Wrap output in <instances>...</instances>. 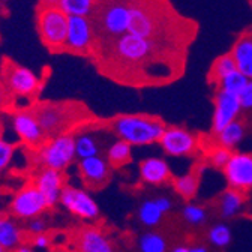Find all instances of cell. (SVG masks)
Returning <instances> with one entry per match:
<instances>
[{
	"label": "cell",
	"mask_w": 252,
	"mask_h": 252,
	"mask_svg": "<svg viewBox=\"0 0 252 252\" xmlns=\"http://www.w3.org/2000/svg\"><path fill=\"white\" fill-rule=\"evenodd\" d=\"M0 252H8V251H6V249H5V248L2 246V245H0Z\"/></svg>",
	"instance_id": "obj_44"
},
{
	"label": "cell",
	"mask_w": 252,
	"mask_h": 252,
	"mask_svg": "<svg viewBox=\"0 0 252 252\" xmlns=\"http://www.w3.org/2000/svg\"><path fill=\"white\" fill-rule=\"evenodd\" d=\"M47 138L72 134L77 122L84 123V108L69 102H42L32 108Z\"/></svg>",
	"instance_id": "obj_5"
},
{
	"label": "cell",
	"mask_w": 252,
	"mask_h": 252,
	"mask_svg": "<svg viewBox=\"0 0 252 252\" xmlns=\"http://www.w3.org/2000/svg\"><path fill=\"white\" fill-rule=\"evenodd\" d=\"M140 252H168L167 237L159 231H146L138 237Z\"/></svg>",
	"instance_id": "obj_29"
},
{
	"label": "cell",
	"mask_w": 252,
	"mask_h": 252,
	"mask_svg": "<svg viewBox=\"0 0 252 252\" xmlns=\"http://www.w3.org/2000/svg\"><path fill=\"white\" fill-rule=\"evenodd\" d=\"M222 173L228 188L246 195L252 191V152H233Z\"/></svg>",
	"instance_id": "obj_15"
},
{
	"label": "cell",
	"mask_w": 252,
	"mask_h": 252,
	"mask_svg": "<svg viewBox=\"0 0 252 252\" xmlns=\"http://www.w3.org/2000/svg\"><path fill=\"white\" fill-rule=\"evenodd\" d=\"M242 104L237 94L216 90L213 96V116H212V132L218 134L225 126L237 120L242 113Z\"/></svg>",
	"instance_id": "obj_16"
},
{
	"label": "cell",
	"mask_w": 252,
	"mask_h": 252,
	"mask_svg": "<svg viewBox=\"0 0 252 252\" xmlns=\"http://www.w3.org/2000/svg\"><path fill=\"white\" fill-rule=\"evenodd\" d=\"M98 48V35L87 17H69L65 50L74 54H90Z\"/></svg>",
	"instance_id": "obj_12"
},
{
	"label": "cell",
	"mask_w": 252,
	"mask_h": 252,
	"mask_svg": "<svg viewBox=\"0 0 252 252\" xmlns=\"http://www.w3.org/2000/svg\"><path fill=\"white\" fill-rule=\"evenodd\" d=\"M11 126L18 141L30 152H35L36 149H39L47 140V135L44 134L32 108L15 110L11 114Z\"/></svg>",
	"instance_id": "obj_10"
},
{
	"label": "cell",
	"mask_w": 252,
	"mask_h": 252,
	"mask_svg": "<svg viewBox=\"0 0 252 252\" xmlns=\"http://www.w3.org/2000/svg\"><path fill=\"white\" fill-rule=\"evenodd\" d=\"M239 98H240V104L243 110H252V80L248 81L246 87L239 94Z\"/></svg>",
	"instance_id": "obj_38"
},
{
	"label": "cell",
	"mask_w": 252,
	"mask_h": 252,
	"mask_svg": "<svg viewBox=\"0 0 252 252\" xmlns=\"http://www.w3.org/2000/svg\"><path fill=\"white\" fill-rule=\"evenodd\" d=\"M29 245L33 249H39V251H45L51 246V237L50 234L44 233V234H36V236H30Z\"/></svg>",
	"instance_id": "obj_37"
},
{
	"label": "cell",
	"mask_w": 252,
	"mask_h": 252,
	"mask_svg": "<svg viewBox=\"0 0 252 252\" xmlns=\"http://www.w3.org/2000/svg\"><path fill=\"white\" fill-rule=\"evenodd\" d=\"M77 252H116L111 239L96 225H86L74 239Z\"/></svg>",
	"instance_id": "obj_18"
},
{
	"label": "cell",
	"mask_w": 252,
	"mask_h": 252,
	"mask_svg": "<svg viewBox=\"0 0 252 252\" xmlns=\"http://www.w3.org/2000/svg\"><path fill=\"white\" fill-rule=\"evenodd\" d=\"M33 158L38 168L66 173L77 159L74 134H62L47 138L45 143L33 152Z\"/></svg>",
	"instance_id": "obj_6"
},
{
	"label": "cell",
	"mask_w": 252,
	"mask_h": 252,
	"mask_svg": "<svg viewBox=\"0 0 252 252\" xmlns=\"http://www.w3.org/2000/svg\"><path fill=\"white\" fill-rule=\"evenodd\" d=\"M59 206H62L71 216L83 220V222H93L101 216V207L93 195L83 186H75L66 183L63 188Z\"/></svg>",
	"instance_id": "obj_7"
},
{
	"label": "cell",
	"mask_w": 252,
	"mask_h": 252,
	"mask_svg": "<svg viewBox=\"0 0 252 252\" xmlns=\"http://www.w3.org/2000/svg\"><path fill=\"white\" fill-rule=\"evenodd\" d=\"M69 17L59 8H39L38 30L42 42L50 50H65Z\"/></svg>",
	"instance_id": "obj_8"
},
{
	"label": "cell",
	"mask_w": 252,
	"mask_h": 252,
	"mask_svg": "<svg viewBox=\"0 0 252 252\" xmlns=\"http://www.w3.org/2000/svg\"><path fill=\"white\" fill-rule=\"evenodd\" d=\"M173 209V201L168 197L159 195L155 198L143 200L137 209V219L138 222L147 228H155L161 225L165 215L170 213Z\"/></svg>",
	"instance_id": "obj_19"
},
{
	"label": "cell",
	"mask_w": 252,
	"mask_h": 252,
	"mask_svg": "<svg viewBox=\"0 0 252 252\" xmlns=\"http://www.w3.org/2000/svg\"><path fill=\"white\" fill-rule=\"evenodd\" d=\"M138 176L144 185L149 186H162L171 183L173 173L170 164L162 158L150 156L143 159L138 165Z\"/></svg>",
	"instance_id": "obj_20"
},
{
	"label": "cell",
	"mask_w": 252,
	"mask_h": 252,
	"mask_svg": "<svg viewBox=\"0 0 252 252\" xmlns=\"http://www.w3.org/2000/svg\"><path fill=\"white\" fill-rule=\"evenodd\" d=\"M165 155L173 158H188L197 153L200 140L183 126H167L159 143Z\"/></svg>",
	"instance_id": "obj_13"
},
{
	"label": "cell",
	"mask_w": 252,
	"mask_h": 252,
	"mask_svg": "<svg viewBox=\"0 0 252 252\" xmlns=\"http://www.w3.org/2000/svg\"><path fill=\"white\" fill-rule=\"evenodd\" d=\"M249 3H251V8H252V0H249Z\"/></svg>",
	"instance_id": "obj_45"
},
{
	"label": "cell",
	"mask_w": 252,
	"mask_h": 252,
	"mask_svg": "<svg viewBox=\"0 0 252 252\" xmlns=\"http://www.w3.org/2000/svg\"><path fill=\"white\" fill-rule=\"evenodd\" d=\"M129 33L188 48L198 33V23L182 15L170 0H134Z\"/></svg>",
	"instance_id": "obj_2"
},
{
	"label": "cell",
	"mask_w": 252,
	"mask_h": 252,
	"mask_svg": "<svg viewBox=\"0 0 252 252\" xmlns=\"http://www.w3.org/2000/svg\"><path fill=\"white\" fill-rule=\"evenodd\" d=\"M8 96H9V93H8V90H6V87H5L3 81L0 80V108L6 105V102H8Z\"/></svg>",
	"instance_id": "obj_39"
},
{
	"label": "cell",
	"mask_w": 252,
	"mask_h": 252,
	"mask_svg": "<svg viewBox=\"0 0 252 252\" xmlns=\"http://www.w3.org/2000/svg\"><path fill=\"white\" fill-rule=\"evenodd\" d=\"M108 72L129 84H170L185 71L188 48L125 33L98 44Z\"/></svg>",
	"instance_id": "obj_1"
},
{
	"label": "cell",
	"mask_w": 252,
	"mask_h": 252,
	"mask_svg": "<svg viewBox=\"0 0 252 252\" xmlns=\"http://www.w3.org/2000/svg\"><path fill=\"white\" fill-rule=\"evenodd\" d=\"M48 209L50 207L44 195L32 182L23 185L18 191H15L9 203V213L20 222H27L33 218L42 216Z\"/></svg>",
	"instance_id": "obj_9"
},
{
	"label": "cell",
	"mask_w": 252,
	"mask_h": 252,
	"mask_svg": "<svg viewBox=\"0 0 252 252\" xmlns=\"http://www.w3.org/2000/svg\"><path fill=\"white\" fill-rule=\"evenodd\" d=\"M132 146L122 140H114L105 150V159L108 161L110 167L114 168H122L132 162Z\"/></svg>",
	"instance_id": "obj_28"
},
{
	"label": "cell",
	"mask_w": 252,
	"mask_h": 252,
	"mask_svg": "<svg viewBox=\"0 0 252 252\" xmlns=\"http://www.w3.org/2000/svg\"><path fill=\"white\" fill-rule=\"evenodd\" d=\"M245 135H246V123L237 119L228 126H225L220 132L215 134V144L234 152V149L243 141Z\"/></svg>",
	"instance_id": "obj_27"
},
{
	"label": "cell",
	"mask_w": 252,
	"mask_h": 252,
	"mask_svg": "<svg viewBox=\"0 0 252 252\" xmlns=\"http://www.w3.org/2000/svg\"><path fill=\"white\" fill-rule=\"evenodd\" d=\"M134 0H96L90 17L98 44L113 41L129 32Z\"/></svg>",
	"instance_id": "obj_4"
},
{
	"label": "cell",
	"mask_w": 252,
	"mask_h": 252,
	"mask_svg": "<svg viewBox=\"0 0 252 252\" xmlns=\"http://www.w3.org/2000/svg\"><path fill=\"white\" fill-rule=\"evenodd\" d=\"M206 239L207 242L213 246V248H218V249H224L227 248L231 240H233V231H231V227L225 222H216L213 224L207 233H206Z\"/></svg>",
	"instance_id": "obj_31"
},
{
	"label": "cell",
	"mask_w": 252,
	"mask_h": 252,
	"mask_svg": "<svg viewBox=\"0 0 252 252\" xmlns=\"http://www.w3.org/2000/svg\"><path fill=\"white\" fill-rule=\"evenodd\" d=\"M182 219L191 227H201L207 222L209 210L204 206L195 203H186L182 209Z\"/></svg>",
	"instance_id": "obj_32"
},
{
	"label": "cell",
	"mask_w": 252,
	"mask_h": 252,
	"mask_svg": "<svg viewBox=\"0 0 252 252\" xmlns=\"http://www.w3.org/2000/svg\"><path fill=\"white\" fill-rule=\"evenodd\" d=\"M11 252H33V248H32L29 243H23V245H20V246H17L14 251H11Z\"/></svg>",
	"instance_id": "obj_42"
},
{
	"label": "cell",
	"mask_w": 252,
	"mask_h": 252,
	"mask_svg": "<svg viewBox=\"0 0 252 252\" xmlns=\"http://www.w3.org/2000/svg\"><path fill=\"white\" fill-rule=\"evenodd\" d=\"M3 84L9 94L17 98H33L41 89V78L26 66L8 63L3 69Z\"/></svg>",
	"instance_id": "obj_11"
},
{
	"label": "cell",
	"mask_w": 252,
	"mask_h": 252,
	"mask_svg": "<svg viewBox=\"0 0 252 252\" xmlns=\"http://www.w3.org/2000/svg\"><path fill=\"white\" fill-rule=\"evenodd\" d=\"M248 78L240 72V71H234L233 74H230L222 83L219 84V87L216 90H220V92H227V93H231V94H239L243 92V89L246 87L248 84Z\"/></svg>",
	"instance_id": "obj_33"
},
{
	"label": "cell",
	"mask_w": 252,
	"mask_h": 252,
	"mask_svg": "<svg viewBox=\"0 0 252 252\" xmlns=\"http://www.w3.org/2000/svg\"><path fill=\"white\" fill-rule=\"evenodd\" d=\"M74 137L77 159H86V158L102 155V140L98 137V134L87 129H78Z\"/></svg>",
	"instance_id": "obj_25"
},
{
	"label": "cell",
	"mask_w": 252,
	"mask_h": 252,
	"mask_svg": "<svg viewBox=\"0 0 252 252\" xmlns=\"http://www.w3.org/2000/svg\"><path fill=\"white\" fill-rule=\"evenodd\" d=\"M233 152L225 149V147H220L218 144H213L207 153H206V158H207V162L213 167V168H219V170H224V167L228 164L230 158H231Z\"/></svg>",
	"instance_id": "obj_34"
},
{
	"label": "cell",
	"mask_w": 252,
	"mask_h": 252,
	"mask_svg": "<svg viewBox=\"0 0 252 252\" xmlns=\"http://www.w3.org/2000/svg\"><path fill=\"white\" fill-rule=\"evenodd\" d=\"M32 183L44 195L50 209L59 206L63 188L66 186V174L50 168H36L32 176Z\"/></svg>",
	"instance_id": "obj_17"
},
{
	"label": "cell",
	"mask_w": 252,
	"mask_h": 252,
	"mask_svg": "<svg viewBox=\"0 0 252 252\" xmlns=\"http://www.w3.org/2000/svg\"><path fill=\"white\" fill-rule=\"evenodd\" d=\"M230 54L233 56L237 71L248 80H252V26L246 27L237 35Z\"/></svg>",
	"instance_id": "obj_21"
},
{
	"label": "cell",
	"mask_w": 252,
	"mask_h": 252,
	"mask_svg": "<svg viewBox=\"0 0 252 252\" xmlns=\"http://www.w3.org/2000/svg\"><path fill=\"white\" fill-rule=\"evenodd\" d=\"M191 252H210V251H209V248L206 245L197 243V245H192L191 246Z\"/></svg>",
	"instance_id": "obj_43"
},
{
	"label": "cell",
	"mask_w": 252,
	"mask_h": 252,
	"mask_svg": "<svg viewBox=\"0 0 252 252\" xmlns=\"http://www.w3.org/2000/svg\"><path fill=\"white\" fill-rule=\"evenodd\" d=\"M50 228V222L48 219L45 218V215L42 216H38V218H33L26 222V233L29 236H36V234H44L47 233Z\"/></svg>",
	"instance_id": "obj_36"
},
{
	"label": "cell",
	"mask_w": 252,
	"mask_h": 252,
	"mask_svg": "<svg viewBox=\"0 0 252 252\" xmlns=\"http://www.w3.org/2000/svg\"><path fill=\"white\" fill-rule=\"evenodd\" d=\"M200 179H201V171L198 168H194V170L188 171L185 174L173 177L171 186L174 189V192L180 198H183L188 203H191L197 197V194H198Z\"/></svg>",
	"instance_id": "obj_24"
},
{
	"label": "cell",
	"mask_w": 252,
	"mask_h": 252,
	"mask_svg": "<svg viewBox=\"0 0 252 252\" xmlns=\"http://www.w3.org/2000/svg\"><path fill=\"white\" fill-rule=\"evenodd\" d=\"M77 171L87 191H101L113 177V168L102 155L78 159Z\"/></svg>",
	"instance_id": "obj_14"
},
{
	"label": "cell",
	"mask_w": 252,
	"mask_h": 252,
	"mask_svg": "<svg viewBox=\"0 0 252 252\" xmlns=\"http://www.w3.org/2000/svg\"><path fill=\"white\" fill-rule=\"evenodd\" d=\"M96 5V0H60L59 9L68 17H87L90 18Z\"/></svg>",
	"instance_id": "obj_30"
},
{
	"label": "cell",
	"mask_w": 252,
	"mask_h": 252,
	"mask_svg": "<svg viewBox=\"0 0 252 252\" xmlns=\"http://www.w3.org/2000/svg\"><path fill=\"white\" fill-rule=\"evenodd\" d=\"M167 125L156 116L120 114L108 123V129L117 140L134 146H150L159 143Z\"/></svg>",
	"instance_id": "obj_3"
},
{
	"label": "cell",
	"mask_w": 252,
	"mask_h": 252,
	"mask_svg": "<svg viewBox=\"0 0 252 252\" xmlns=\"http://www.w3.org/2000/svg\"><path fill=\"white\" fill-rule=\"evenodd\" d=\"M41 8H57L60 0H39Z\"/></svg>",
	"instance_id": "obj_40"
},
{
	"label": "cell",
	"mask_w": 252,
	"mask_h": 252,
	"mask_svg": "<svg viewBox=\"0 0 252 252\" xmlns=\"http://www.w3.org/2000/svg\"><path fill=\"white\" fill-rule=\"evenodd\" d=\"M234 71H237V66H236V62H234L233 56L230 54V51L225 54H220L213 60V63L209 68L207 83L210 86H213L215 89H218L219 84L222 83L230 74H233Z\"/></svg>",
	"instance_id": "obj_26"
},
{
	"label": "cell",
	"mask_w": 252,
	"mask_h": 252,
	"mask_svg": "<svg viewBox=\"0 0 252 252\" xmlns=\"http://www.w3.org/2000/svg\"><path fill=\"white\" fill-rule=\"evenodd\" d=\"M246 206V195L236 191V189L227 188L216 200V212L219 218L233 219L239 216Z\"/></svg>",
	"instance_id": "obj_23"
},
{
	"label": "cell",
	"mask_w": 252,
	"mask_h": 252,
	"mask_svg": "<svg viewBox=\"0 0 252 252\" xmlns=\"http://www.w3.org/2000/svg\"><path fill=\"white\" fill-rule=\"evenodd\" d=\"M15 152H17L15 144L0 135V174L9 168L15 156Z\"/></svg>",
	"instance_id": "obj_35"
},
{
	"label": "cell",
	"mask_w": 252,
	"mask_h": 252,
	"mask_svg": "<svg viewBox=\"0 0 252 252\" xmlns=\"http://www.w3.org/2000/svg\"><path fill=\"white\" fill-rule=\"evenodd\" d=\"M170 252H191V246L183 245V243H179V245L173 246V248L170 249Z\"/></svg>",
	"instance_id": "obj_41"
},
{
	"label": "cell",
	"mask_w": 252,
	"mask_h": 252,
	"mask_svg": "<svg viewBox=\"0 0 252 252\" xmlns=\"http://www.w3.org/2000/svg\"><path fill=\"white\" fill-rule=\"evenodd\" d=\"M26 230L21 227L11 213H0V245L8 252L23 245L26 240Z\"/></svg>",
	"instance_id": "obj_22"
}]
</instances>
